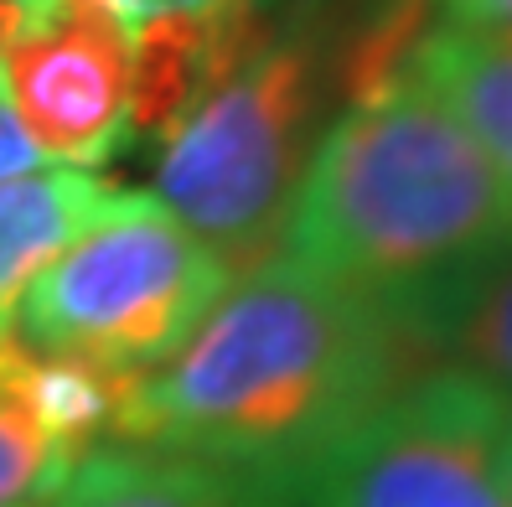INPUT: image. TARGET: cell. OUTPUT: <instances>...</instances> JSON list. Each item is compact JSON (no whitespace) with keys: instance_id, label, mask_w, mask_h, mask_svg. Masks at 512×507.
Returning <instances> with one entry per match:
<instances>
[{"instance_id":"obj_1","label":"cell","mask_w":512,"mask_h":507,"mask_svg":"<svg viewBox=\"0 0 512 507\" xmlns=\"http://www.w3.org/2000/svg\"><path fill=\"white\" fill-rule=\"evenodd\" d=\"M419 352L378 301L275 254L233 275L207 321L135 378L114 445L187 456L213 471H269L357 425Z\"/></svg>"},{"instance_id":"obj_15","label":"cell","mask_w":512,"mask_h":507,"mask_svg":"<svg viewBox=\"0 0 512 507\" xmlns=\"http://www.w3.org/2000/svg\"><path fill=\"white\" fill-rule=\"evenodd\" d=\"M42 151L32 145V135L21 130V119L11 114L6 94H0V182H11V176H26V171H42Z\"/></svg>"},{"instance_id":"obj_9","label":"cell","mask_w":512,"mask_h":507,"mask_svg":"<svg viewBox=\"0 0 512 507\" xmlns=\"http://www.w3.org/2000/svg\"><path fill=\"white\" fill-rule=\"evenodd\" d=\"M130 394H135V378L125 373H104L94 363H78V357L37 352L16 337L0 342V399L16 404L73 461L119 440Z\"/></svg>"},{"instance_id":"obj_12","label":"cell","mask_w":512,"mask_h":507,"mask_svg":"<svg viewBox=\"0 0 512 507\" xmlns=\"http://www.w3.org/2000/svg\"><path fill=\"white\" fill-rule=\"evenodd\" d=\"M73 466V456H63L16 404L0 399V507H42Z\"/></svg>"},{"instance_id":"obj_7","label":"cell","mask_w":512,"mask_h":507,"mask_svg":"<svg viewBox=\"0 0 512 507\" xmlns=\"http://www.w3.org/2000/svg\"><path fill=\"white\" fill-rule=\"evenodd\" d=\"M130 197L135 192L104 182L99 171L73 166H42L0 182V342L16 332L26 290Z\"/></svg>"},{"instance_id":"obj_3","label":"cell","mask_w":512,"mask_h":507,"mask_svg":"<svg viewBox=\"0 0 512 507\" xmlns=\"http://www.w3.org/2000/svg\"><path fill=\"white\" fill-rule=\"evenodd\" d=\"M331 37L321 0H264L197 99L161 130L156 197L233 275L275 259L326 130Z\"/></svg>"},{"instance_id":"obj_13","label":"cell","mask_w":512,"mask_h":507,"mask_svg":"<svg viewBox=\"0 0 512 507\" xmlns=\"http://www.w3.org/2000/svg\"><path fill=\"white\" fill-rule=\"evenodd\" d=\"M11 6H32V0H11ZM104 11H114L119 21H130L135 32L150 26H176V21H207V16H228L244 0H99Z\"/></svg>"},{"instance_id":"obj_8","label":"cell","mask_w":512,"mask_h":507,"mask_svg":"<svg viewBox=\"0 0 512 507\" xmlns=\"http://www.w3.org/2000/svg\"><path fill=\"white\" fill-rule=\"evenodd\" d=\"M399 332L435 368H456L512 404V238L404 311Z\"/></svg>"},{"instance_id":"obj_14","label":"cell","mask_w":512,"mask_h":507,"mask_svg":"<svg viewBox=\"0 0 512 507\" xmlns=\"http://www.w3.org/2000/svg\"><path fill=\"white\" fill-rule=\"evenodd\" d=\"M440 21L450 32L471 37H512V0H435Z\"/></svg>"},{"instance_id":"obj_10","label":"cell","mask_w":512,"mask_h":507,"mask_svg":"<svg viewBox=\"0 0 512 507\" xmlns=\"http://www.w3.org/2000/svg\"><path fill=\"white\" fill-rule=\"evenodd\" d=\"M404 63L435 88L440 104L512 182V37H471L435 26L409 42Z\"/></svg>"},{"instance_id":"obj_5","label":"cell","mask_w":512,"mask_h":507,"mask_svg":"<svg viewBox=\"0 0 512 507\" xmlns=\"http://www.w3.org/2000/svg\"><path fill=\"white\" fill-rule=\"evenodd\" d=\"M502 404L456 368H419L311 456L228 476L238 507H512Z\"/></svg>"},{"instance_id":"obj_6","label":"cell","mask_w":512,"mask_h":507,"mask_svg":"<svg viewBox=\"0 0 512 507\" xmlns=\"http://www.w3.org/2000/svg\"><path fill=\"white\" fill-rule=\"evenodd\" d=\"M0 94L42 161H114L140 135L135 26L99 0H0Z\"/></svg>"},{"instance_id":"obj_2","label":"cell","mask_w":512,"mask_h":507,"mask_svg":"<svg viewBox=\"0 0 512 507\" xmlns=\"http://www.w3.org/2000/svg\"><path fill=\"white\" fill-rule=\"evenodd\" d=\"M507 238L512 182L399 57L326 119L280 254L399 321Z\"/></svg>"},{"instance_id":"obj_4","label":"cell","mask_w":512,"mask_h":507,"mask_svg":"<svg viewBox=\"0 0 512 507\" xmlns=\"http://www.w3.org/2000/svg\"><path fill=\"white\" fill-rule=\"evenodd\" d=\"M228 285L233 264L150 192H135L26 290L11 337L104 373L145 378L182 352Z\"/></svg>"},{"instance_id":"obj_11","label":"cell","mask_w":512,"mask_h":507,"mask_svg":"<svg viewBox=\"0 0 512 507\" xmlns=\"http://www.w3.org/2000/svg\"><path fill=\"white\" fill-rule=\"evenodd\" d=\"M42 507H238L223 471L145 451V445H99Z\"/></svg>"},{"instance_id":"obj_16","label":"cell","mask_w":512,"mask_h":507,"mask_svg":"<svg viewBox=\"0 0 512 507\" xmlns=\"http://www.w3.org/2000/svg\"><path fill=\"white\" fill-rule=\"evenodd\" d=\"M497 471H502L507 497H512V404H502V425H497Z\"/></svg>"}]
</instances>
